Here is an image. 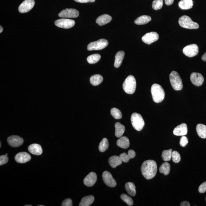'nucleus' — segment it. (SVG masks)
Wrapping results in <instances>:
<instances>
[{
	"label": "nucleus",
	"mask_w": 206,
	"mask_h": 206,
	"mask_svg": "<svg viewBox=\"0 0 206 206\" xmlns=\"http://www.w3.org/2000/svg\"><path fill=\"white\" fill-rule=\"evenodd\" d=\"M141 171L144 177L147 180H151L156 175L157 171L156 163L153 160L144 161L141 167Z\"/></svg>",
	"instance_id": "nucleus-1"
},
{
	"label": "nucleus",
	"mask_w": 206,
	"mask_h": 206,
	"mask_svg": "<svg viewBox=\"0 0 206 206\" xmlns=\"http://www.w3.org/2000/svg\"><path fill=\"white\" fill-rule=\"evenodd\" d=\"M151 92L154 102L159 103L164 100L165 93L161 85L157 84H153L151 87Z\"/></svg>",
	"instance_id": "nucleus-2"
},
{
	"label": "nucleus",
	"mask_w": 206,
	"mask_h": 206,
	"mask_svg": "<svg viewBox=\"0 0 206 206\" xmlns=\"http://www.w3.org/2000/svg\"><path fill=\"white\" fill-rule=\"evenodd\" d=\"M136 82L133 76L129 75L127 77L123 85V88L125 92L128 94H132L136 91Z\"/></svg>",
	"instance_id": "nucleus-3"
},
{
	"label": "nucleus",
	"mask_w": 206,
	"mask_h": 206,
	"mask_svg": "<svg viewBox=\"0 0 206 206\" xmlns=\"http://www.w3.org/2000/svg\"><path fill=\"white\" fill-rule=\"evenodd\" d=\"M169 80L172 88L176 91H180L183 88L181 77L177 72L172 71L169 75Z\"/></svg>",
	"instance_id": "nucleus-4"
},
{
	"label": "nucleus",
	"mask_w": 206,
	"mask_h": 206,
	"mask_svg": "<svg viewBox=\"0 0 206 206\" xmlns=\"http://www.w3.org/2000/svg\"><path fill=\"white\" fill-rule=\"evenodd\" d=\"M179 24L182 27L187 29H196L199 28L198 24L187 15H183L179 18Z\"/></svg>",
	"instance_id": "nucleus-5"
},
{
	"label": "nucleus",
	"mask_w": 206,
	"mask_h": 206,
	"mask_svg": "<svg viewBox=\"0 0 206 206\" xmlns=\"http://www.w3.org/2000/svg\"><path fill=\"white\" fill-rule=\"evenodd\" d=\"M131 122L135 129L137 131H141L145 125V122L142 116L139 113H134L131 115Z\"/></svg>",
	"instance_id": "nucleus-6"
},
{
	"label": "nucleus",
	"mask_w": 206,
	"mask_h": 206,
	"mask_svg": "<svg viewBox=\"0 0 206 206\" xmlns=\"http://www.w3.org/2000/svg\"><path fill=\"white\" fill-rule=\"evenodd\" d=\"M108 41L106 39H102L97 41L90 43L88 44L87 49L89 51L102 50L108 45Z\"/></svg>",
	"instance_id": "nucleus-7"
},
{
	"label": "nucleus",
	"mask_w": 206,
	"mask_h": 206,
	"mask_svg": "<svg viewBox=\"0 0 206 206\" xmlns=\"http://www.w3.org/2000/svg\"><path fill=\"white\" fill-rule=\"evenodd\" d=\"M74 20L65 18L61 19L55 21V24L58 27L69 29L73 27L75 25Z\"/></svg>",
	"instance_id": "nucleus-8"
},
{
	"label": "nucleus",
	"mask_w": 206,
	"mask_h": 206,
	"mask_svg": "<svg viewBox=\"0 0 206 206\" xmlns=\"http://www.w3.org/2000/svg\"><path fill=\"white\" fill-rule=\"evenodd\" d=\"M183 52L187 57H192L199 53V47L196 44H190L184 48Z\"/></svg>",
	"instance_id": "nucleus-9"
},
{
	"label": "nucleus",
	"mask_w": 206,
	"mask_h": 206,
	"mask_svg": "<svg viewBox=\"0 0 206 206\" xmlns=\"http://www.w3.org/2000/svg\"><path fill=\"white\" fill-rule=\"evenodd\" d=\"M79 12L74 9H66L58 14V16L63 18H75L78 17Z\"/></svg>",
	"instance_id": "nucleus-10"
},
{
	"label": "nucleus",
	"mask_w": 206,
	"mask_h": 206,
	"mask_svg": "<svg viewBox=\"0 0 206 206\" xmlns=\"http://www.w3.org/2000/svg\"><path fill=\"white\" fill-rule=\"evenodd\" d=\"M34 0H25L19 7V12L21 13L29 12L34 7Z\"/></svg>",
	"instance_id": "nucleus-11"
},
{
	"label": "nucleus",
	"mask_w": 206,
	"mask_h": 206,
	"mask_svg": "<svg viewBox=\"0 0 206 206\" xmlns=\"http://www.w3.org/2000/svg\"><path fill=\"white\" fill-rule=\"evenodd\" d=\"M158 39H159V35L155 32L147 33L142 38V41L149 45L157 41Z\"/></svg>",
	"instance_id": "nucleus-12"
},
{
	"label": "nucleus",
	"mask_w": 206,
	"mask_h": 206,
	"mask_svg": "<svg viewBox=\"0 0 206 206\" xmlns=\"http://www.w3.org/2000/svg\"><path fill=\"white\" fill-rule=\"evenodd\" d=\"M102 179L104 183L108 186L111 188H114L116 186V182L110 172L105 171L102 174Z\"/></svg>",
	"instance_id": "nucleus-13"
},
{
	"label": "nucleus",
	"mask_w": 206,
	"mask_h": 206,
	"mask_svg": "<svg viewBox=\"0 0 206 206\" xmlns=\"http://www.w3.org/2000/svg\"><path fill=\"white\" fill-rule=\"evenodd\" d=\"M24 141L22 137L17 136H12L7 139L8 143L11 147H20L23 143Z\"/></svg>",
	"instance_id": "nucleus-14"
},
{
	"label": "nucleus",
	"mask_w": 206,
	"mask_h": 206,
	"mask_svg": "<svg viewBox=\"0 0 206 206\" xmlns=\"http://www.w3.org/2000/svg\"><path fill=\"white\" fill-rule=\"evenodd\" d=\"M190 79L193 85L197 86L202 85L204 81V77L199 73L194 72L191 74Z\"/></svg>",
	"instance_id": "nucleus-15"
},
{
	"label": "nucleus",
	"mask_w": 206,
	"mask_h": 206,
	"mask_svg": "<svg viewBox=\"0 0 206 206\" xmlns=\"http://www.w3.org/2000/svg\"><path fill=\"white\" fill-rule=\"evenodd\" d=\"M97 180V176L94 172H92L85 177L84 180V183L86 186L92 187L95 184Z\"/></svg>",
	"instance_id": "nucleus-16"
},
{
	"label": "nucleus",
	"mask_w": 206,
	"mask_h": 206,
	"mask_svg": "<svg viewBox=\"0 0 206 206\" xmlns=\"http://www.w3.org/2000/svg\"><path fill=\"white\" fill-rule=\"evenodd\" d=\"M15 159L17 163L23 164L30 160L31 156L27 153L21 152L16 155Z\"/></svg>",
	"instance_id": "nucleus-17"
},
{
	"label": "nucleus",
	"mask_w": 206,
	"mask_h": 206,
	"mask_svg": "<svg viewBox=\"0 0 206 206\" xmlns=\"http://www.w3.org/2000/svg\"><path fill=\"white\" fill-rule=\"evenodd\" d=\"M173 134L177 136H184L188 133V127L185 123H182L175 128L173 131Z\"/></svg>",
	"instance_id": "nucleus-18"
},
{
	"label": "nucleus",
	"mask_w": 206,
	"mask_h": 206,
	"mask_svg": "<svg viewBox=\"0 0 206 206\" xmlns=\"http://www.w3.org/2000/svg\"><path fill=\"white\" fill-rule=\"evenodd\" d=\"M28 150L30 153L34 155H41L42 153V147L38 144H31L28 147Z\"/></svg>",
	"instance_id": "nucleus-19"
},
{
	"label": "nucleus",
	"mask_w": 206,
	"mask_h": 206,
	"mask_svg": "<svg viewBox=\"0 0 206 206\" xmlns=\"http://www.w3.org/2000/svg\"><path fill=\"white\" fill-rule=\"evenodd\" d=\"M112 19V17L110 15L104 14L98 17L97 19L96 22L99 26H103L110 23Z\"/></svg>",
	"instance_id": "nucleus-20"
},
{
	"label": "nucleus",
	"mask_w": 206,
	"mask_h": 206,
	"mask_svg": "<svg viewBox=\"0 0 206 206\" xmlns=\"http://www.w3.org/2000/svg\"><path fill=\"white\" fill-rule=\"evenodd\" d=\"M122 162L123 161L120 156L117 155L110 157L109 160V164L112 168H115L117 166L120 165Z\"/></svg>",
	"instance_id": "nucleus-21"
},
{
	"label": "nucleus",
	"mask_w": 206,
	"mask_h": 206,
	"mask_svg": "<svg viewBox=\"0 0 206 206\" xmlns=\"http://www.w3.org/2000/svg\"><path fill=\"white\" fill-rule=\"evenodd\" d=\"M125 55V52L123 51H120L117 52L115 55V63H114V66L115 68H118L121 66L124 58Z\"/></svg>",
	"instance_id": "nucleus-22"
},
{
	"label": "nucleus",
	"mask_w": 206,
	"mask_h": 206,
	"mask_svg": "<svg viewBox=\"0 0 206 206\" xmlns=\"http://www.w3.org/2000/svg\"><path fill=\"white\" fill-rule=\"evenodd\" d=\"M117 145L121 148L126 149L129 147L130 144L129 141L126 136L121 137L117 141Z\"/></svg>",
	"instance_id": "nucleus-23"
},
{
	"label": "nucleus",
	"mask_w": 206,
	"mask_h": 206,
	"mask_svg": "<svg viewBox=\"0 0 206 206\" xmlns=\"http://www.w3.org/2000/svg\"><path fill=\"white\" fill-rule=\"evenodd\" d=\"M115 134L117 137L120 138L122 137L124 133L125 128L124 125L121 123L117 122L115 125Z\"/></svg>",
	"instance_id": "nucleus-24"
},
{
	"label": "nucleus",
	"mask_w": 206,
	"mask_h": 206,
	"mask_svg": "<svg viewBox=\"0 0 206 206\" xmlns=\"http://www.w3.org/2000/svg\"><path fill=\"white\" fill-rule=\"evenodd\" d=\"M178 5L183 10H188L193 7L192 0H181L179 2Z\"/></svg>",
	"instance_id": "nucleus-25"
},
{
	"label": "nucleus",
	"mask_w": 206,
	"mask_h": 206,
	"mask_svg": "<svg viewBox=\"0 0 206 206\" xmlns=\"http://www.w3.org/2000/svg\"><path fill=\"white\" fill-rule=\"evenodd\" d=\"M196 131L198 136L202 139L206 138V126L205 125L199 124L196 126Z\"/></svg>",
	"instance_id": "nucleus-26"
},
{
	"label": "nucleus",
	"mask_w": 206,
	"mask_h": 206,
	"mask_svg": "<svg viewBox=\"0 0 206 206\" xmlns=\"http://www.w3.org/2000/svg\"><path fill=\"white\" fill-rule=\"evenodd\" d=\"M152 20L149 16L142 15L135 20L134 23L137 25H142L148 23Z\"/></svg>",
	"instance_id": "nucleus-27"
},
{
	"label": "nucleus",
	"mask_w": 206,
	"mask_h": 206,
	"mask_svg": "<svg viewBox=\"0 0 206 206\" xmlns=\"http://www.w3.org/2000/svg\"><path fill=\"white\" fill-rule=\"evenodd\" d=\"M94 197L93 196H88L82 198L79 204L80 206H89L91 205L94 201Z\"/></svg>",
	"instance_id": "nucleus-28"
},
{
	"label": "nucleus",
	"mask_w": 206,
	"mask_h": 206,
	"mask_svg": "<svg viewBox=\"0 0 206 206\" xmlns=\"http://www.w3.org/2000/svg\"><path fill=\"white\" fill-rule=\"evenodd\" d=\"M125 188L127 192L129 195L133 196H136V187L133 183L132 182H128L126 183L125 184Z\"/></svg>",
	"instance_id": "nucleus-29"
},
{
	"label": "nucleus",
	"mask_w": 206,
	"mask_h": 206,
	"mask_svg": "<svg viewBox=\"0 0 206 206\" xmlns=\"http://www.w3.org/2000/svg\"><path fill=\"white\" fill-rule=\"evenodd\" d=\"M103 81V77L100 74H95L90 77V82L92 85L94 86L100 85Z\"/></svg>",
	"instance_id": "nucleus-30"
},
{
	"label": "nucleus",
	"mask_w": 206,
	"mask_h": 206,
	"mask_svg": "<svg viewBox=\"0 0 206 206\" xmlns=\"http://www.w3.org/2000/svg\"><path fill=\"white\" fill-rule=\"evenodd\" d=\"M170 164L168 163L164 162L160 167L159 171L160 173L164 174V175H168L170 172Z\"/></svg>",
	"instance_id": "nucleus-31"
},
{
	"label": "nucleus",
	"mask_w": 206,
	"mask_h": 206,
	"mask_svg": "<svg viewBox=\"0 0 206 206\" xmlns=\"http://www.w3.org/2000/svg\"><path fill=\"white\" fill-rule=\"evenodd\" d=\"M101 58L100 55L98 53H95L88 56L87 58V60L90 64H95L98 62L101 59Z\"/></svg>",
	"instance_id": "nucleus-32"
},
{
	"label": "nucleus",
	"mask_w": 206,
	"mask_h": 206,
	"mask_svg": "<svg viewBox=\"0 0 206 206\" xmlns=\"http://www.w3.org/2000/svg\"><path fill=\"white\" fill-rule=\"evenodd\" d=\"M109 147V143L108 139L106 138L103 139L100 143L99 144V149L100 152L101 153H104L105 152L108 148Z\"/></svg>",
	"instance_id": "nucleus-33"
},
{
	"label": "nucleus",
	"mask_w": 206,
	"mask_h": 206,
	"mask_svg": "<svg viewBox=\"0 0 206 206\" xmlns=\"http://www.w3.org/2000/svg\"><path fill=\"white\" fill-rule=\"evenodd\" d=\"M172 149L168 150H164L163 151L161 156L164 161H170L172 158Z\"/></svg>",
	"instance_id": "nucleus-34"
},
{
	"label": "nucleus",
	"mask_w": 206,
	"mask_h": 206,
	"mask_svg": "<svg viewBox=\"0 0 206 206\" xmlns=\"http://www.w3.org/2000/svg\"><path fill=\"white\" fill-rule=\"evenodd\" d=\"M111 114L115 119H120L122 117V114L118 109L113 108L111 110Z\"/></svg>",
	"instance_id": "nucleus-35"
},
{
	"label": "nucleus",
	"mask_w": 206,
	"mask_h": 206,
	"mask_svg": "<svg viewBox=\"0 0 206 206\" xmlns=\"http://www.w3.org/2000/svg\"><path fill=\"white\" fill-rule=\"evenodd\" d=\"M120 197H121L122 200L126 203L128 205L131 206L133 205V201L132 198L128 196L127 195L123 194L121 195Z\"/></svg>",
	"instance_id": "nucleus-36"
},
{
	"label": "nucleus",
	"mask_w": 206,
	"mask_h": 206,
	"mask_svg": "<svg viewBox=\"0 0 206 206\" xmlns=\"http://www.w3.org/2000/svg\"><path fill=\"white\" fill-rule=\"evenodd\" d=\"M163 6V0H154L153 2L152 7L155 10H158L160 9Z\"/></svg>",
	"instance_id": "nucleus-37"
},
{
	"label": "nucleus",
	"mask_w": 206,
	"mask_h": 206,
	"mask_svg": "<svg viewBox=\"0 0 206 206\" xmlns=\"http://www.w3.org/2000/svg\"><path fill=\"white\" fill-rule=\"evenodd\" d=\"M172 158L174 163L177 164L180 161V153L176 151H172Z\"/></svg>",
	"instance_id": "nucleus-38"
},
{
	"label": "nucleus",
	"mask_w": 206,
	"mask_h": 206,
	"mask_svg": "<svg viewBox=\"0 0 206 206\" xmlns=\"http://www.w3.org/2000/svg\"><path fill=\"white\" fill-rule=\"evenodd\" d=\"M120 158H121L123 162L125 163H127L129 161V160L131 159L130 157L128 154H127L126 153H121L120 155Z\"/></svg>",
	"instance_id": "nucleus-39"
},
{
	"label": "nucleus",
	"mask_w": 206,
	"mask_h": 206,
	"mask_svg": "<svg viewBox=\"0 0 206 206\" xmlns=\"http://www.w3.org/2000/svg\"><path fill=\"white\" fill-rule=\"evenodd\" d=\"M188 143V139L184 136H182L180 139V144L181 146L184 147Z\"/></svg>",
	"instance_id": "nucleus-40"
},
{
	"label": "nucleus",
	"mask_w": 206,
	"mask_h": 206,
	"mask_svg": "<svg viewBox=\"0 0 206 206\" xmlns=\"http://www.w3.org/2000/svg\"><path fill=\"white\" fill-rule=\"evenodd\" d=\"M8 157L5 155H1L0 156V165L7 164L8 161Z\"/></svg>",
	"instance_id": "nucleus-41"
},
{
	"label": "nucleus",
	"mask_w": 206,
	"mask_h": 206,
	"mask_svg": "<svg viewBox=\"0 0 206 206\" xmlns=\"http://www.w3.org/2000/svg\"><path fill=\"white\" fill-rule=\"evenodd\" d=\"M73 205L72 201L70 199H65L62 202V206H72Z\"/></svg>",
	"instance_id": "nucleus-42"
},
{
	"label": "nucleus",
	"mask_w": 206,
	"mask_h": 206,
	"mask_svg": "<svg viewBox=\"0 0 206 206\" xmlns=\"http://www.w3.org/2000/svg\"><path fill=\"white\" fill-rule=\"evenodd\" d=\"M199 191L200 193H204L206 191V182H204L201 184L199 188Z\"/></svg>",
	"instance_id": "nucleus-43"
},
{
	"label": "nucleus",
	"mask_w": 206,
	"mask_h": 206,
	"mask_svg": "<svg viewBox=\"0 0 206 206\" xmlns=\"http://www.w3.org/2000/svg\"><path fill=\"white\" fill-rule=\"evenodd\" d=\"M128 154L129 155L131 159L133 158L136 156L135 152L133 150H130L128 152Z\"/></svg>",
	"instance_id": "nucleus-44"
},
{
	"label": "nucleus",
	"mask_w": 206,
	"mask_h": 206,
	"mask_svg": "<svg viewBox=\"0 0 206 206\" xmlns=\"http://www.w3.org/2000/svg\"><path fill=\"white\" fill-rule=\"evenodd\" d=\"M74 1L76 2L83 3L94 2L95 0H74Z\"/></svg>",
	"instance_id": "nucleus-45"
},
{
	"label": "nucleus",
	"mask_w": 206,
	"mask_h": 206,
	"mask_svg": "<svg viewBox=\"0 0 206 206\" xmlns=\"http://www.w3.org/2000/svg\"><path fill=\"white\" fill-rule=\"evenodd\" d=\"M174 0H165V3L167 6H170L173 4Z\"/></svg>",
	"instance_id": "nucleus-46"
},
{
	"label": "nucleus",
	"mask_w": 206,
	"mask_h": 206,
	"mask_svg": "<svg viewBox=\"0 0 206 206\" xmlns=\"http://www.w3.org/2000/svg\"><path fill=\"white\" fill-rule=\"evenodd\" d=\"M180 206H190V204L188 201H184L180 204Z\"/></svg>",
	"instance_id": "nucleus-47"
},
{
	"label": "nucleus",
	"mask_w": 206,
	"mask_h": 206,
	"mask_svg": "<svg viewBox=\"0 0 206 206\" xmlns=\"http://www.w3.org/2000/svg\"><path fill=\"white\" fill-rule=\"evenodd\" d=\"M202 59L203 61H206V52L204 54L202 57Z\"/></svg>",
	"instance_id": "nucleus-48"
},
{
	"label": "nucleus",
	"mask_w": 206,
	"mask_h": 206,
	"mask_svg": "<svg viewBox=\"0 0 206 206\" xmlns=\"http://www.w3.org/2000/svg\"><path fill=\"white\" fill-rule=\"evenodd\" d=\"M0 28H1V30H1V31H0V33H1L3 31V28L1 26H0Z\"/></svg>",
	"instance_id": "nucleus-49"
},
{
	"label": "nucleus",
	"mask_w": 206,
	"mask_h": 206,
	"mask_svg": "<svg viewBox=\"0 0 206 206\" xmlns=\"http://www.w3.org/2000/svg\"><path fill=\"white\" fill-rule=\"evenodd\" d=\"M25 206H32V205H25Z\"/></svg>",
	"instance_id": "nucleus-50"
},
{
	"label": "nucleus",
	"mask_w": 206,
	"mask_h": 206,
	"mask_svg": "<svg viewBox=\"0 0 206 206\" xmlns=\"http://www.w3.org/2000/svg\"><path fill=\"white\" fill-rule=\"evenodd\" d=\"M1 147V143H0V147Z\"/></svg>",
	"instance_id": "nucleus-51"
},
{
	"label": "nucleus",
	"mask_w": 206,
	"mask_h": 206,
	"mask_svg": "<svg viewBox=\"0 0 206 206\" xmlns=\"http://www.w3.org/2000/svg\"><path fill=\"white\" fill-rule=\"evenodd\" d=\"M38 206H44V205H39Z\"/></svg>",
	"instance_id": "nucleus-52"
},
{
	"label": "nucleus",
	"mask_w": 206,
	"mask_h": 206,
	"mask_svg": "<svg viewBox=\"0 0 206 206\" xmlns=\"http://www.w3.org/2000/svg\"></svg>",
	"instance_id": "nucleus-53"
}]
</instances>
